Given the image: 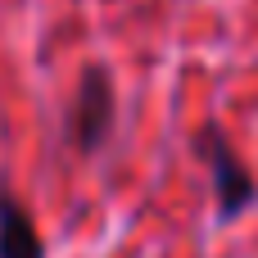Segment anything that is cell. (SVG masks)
I'll return each instance as SVG.
<instances>
[{"label": "cell", "mask_w": 258, "mask_h": 258, "mask_svg": "<svg viewBox=\"0 0 258 258\" xmlns=\"http://www.w3.org/2000/svg\"><path fill=\"white\" fill-rule=\"evenodd\" d=\"M109 127H113V86H109L104 68H86L73 113H68V141H77V150L95 154L109 141Z\"/></svg>", "instance_id": "cell-1"}, {"label": "cell", "mask_w": 258, "mask_h": 258, "mask_svg": "<svg viewBox=\"0 0 258 258\" xmlns=\"http://www.w3.org/2000/svg\"><path fill=\"white\" fill-rule=\"evenodd\" d=\"M0 258H45L32 218L23 213V204L14 195L0 190Z\"/></svg>", "instance_id": "cell-3"}, {"label": "cell", "mask_w": 258, "mask_h": 258, "mask_svg": "<svg viewBox=\"0 0 258 258\" xmlns=\"http://www.w3.org/2000/svg\"><path fill=\"white\" fill-rule=\"evenodd\" d=\"M200 154L209 159L213 181H218V213H222V218H236V213L254 200V177L240 168V159L231 154V145H227L213 127L200 136Z\"/></svg>", "instance_id": "cell-2"}]
</instances>
